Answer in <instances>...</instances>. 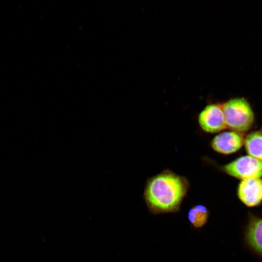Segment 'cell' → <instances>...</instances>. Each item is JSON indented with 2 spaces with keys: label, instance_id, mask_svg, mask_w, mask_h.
Segmentation results:
<instances>
[{
  "label": "cell",
  "instance_id": "cell-1",
  "mask_svg": "<svg viewBox=\"0 0 262 262\" xmlns=\"http://www.w3.org/2000/svg\"><path fill=\"white\" fill-rule=\"evenodd\" d=\"M188 188L186 179L166 170L147 180L144 198L153 213L175 212L179 209Z\"/></svg>",
  "mask_w": 262,
  "mask_h": 262
},
{
  "label": "cell",
  "instance_id": "cell-2",
  "mask_svg": "<svg viewBox=\"0 0 262 262\" xmlns=\"http://www.w3.org/2000/svg\"><path fill=\"white\" fill-rule=\"evenodd\" d=\"M226 128L243 133L253 126L255 115L252 107L244 98H235L222 103Z\"/></svg>",
  "mask_w": 262,
  "mask_h": 262
},
{
  "label": "cell",
  "instance_id": "cell-3",
  "mask_svg": "<svg viewBox=\"0 0 262 262\" xmlns=\"http://www.w3.org/2000/svg\"><path fill=\"white\" fill-rule=\"evenodd\" d=\"M222 168L227 174L242 180L262 177V161L249 155L240 157Z\"/></svg>",
  "mask_w": 262,
  "mask_h": 262
},
{
  "label": "cell",
  "instance_id": "cell-4",
  "mask_svg": "<svg viewBox=\"0 0 262 262\" xmlns=\"http://www.w3.org/2000/svg\"><path fill=\"white\" fill-rule=\"evenodd\" d=\"M201 129L209 133L219 132L226 128L222 103L207 105L198 115Z\"/></svg>",
  "mask_w": 262,
  "mask_h": 262
},
{
  "label": "cell",
  "instance_id": "cell-5",
  "mask_svg": "<svg viewBox=\"0 0 262 262\" xmlns=\"http://www.w3.org/2000/svg\"><path fill=\"white\" fill-rule=\"evenodd\" d=\"M237 195L240 200L247 207L260 205L262 203V179L242 180L238 184Z\"/></svg>",
  "mask_w": 262,
  "mask_h": 262
},
{
  "label": "cell",
  "instance_id": "cell-6",
  "mask_svg": "<svg viewBox=\"0 0 262 262\" xmlns=\"http://www.w3.org/2000/svg\"><path fill=\"white\" fill-rule=\"evenodd\" d=\"M243 133L234 131L220 133L212 141V148L223 154H230L239 150L244 144Z\"/></svg>",
  "mask_w": 262,
  "mask_h": 262
},
{
  "label": "cell",
  "instance_id": "cell-7",
  "mask_svg": "<svg viewBox=\"0 0 262 262\" xmlns=\"http://www.w3.org/2000/svg\"><path fill=\"white\" fill-rule=\"evenodd\" d=\"M245 240L250 249L262 256V217L249 214Z\"/></svg>",
  "mask_w": 262,
  "mask_h": 262
},
{
  "label": "cell",
  "instance_id": "cell-8",
  "mask_svg": "<svg viewBox=\"0 0 262 262\" xmlns=\"http://www.w3.org/2000/svg\"><path fill=\"white\" fill-rule=\"evenodd\" d=\"M244 145L249 156L262 161V132L254 131L245 138Z\"/></svg>",
  "mask_w": 262,
  "mask_h": 262
},
{
  "label": "cell",
  "instance_id": "cell-9",
  "mask_svg": "<svg viewBox=\"0 0 262 262\" xmlns=\"http://www.w3.org/2000/svg\"><path fill=\"white\" fill-rule=\"evenodd\" d=\"M209 212L207 207L198 204L192 207L188 211L187 217L189 221L195 228L203 227L207 222Z\"/></svg>",
  "mask_w": 262,
  "mask_h": 262
},
{
  "label": "cell",
  "instance_id": "cell-10",
  "mask_svg": "<svg viewBox=\"0 0 262 262\" xmlns=\"http://www.w3.org/2000/svg\"><path fill=\"white\" fill-rule=\"evenodd\" d=\"M261 132H262V130H261Z\"/></svg>",
  "mask_w": 262,
  "mask_h": 262
}]
</instances>
